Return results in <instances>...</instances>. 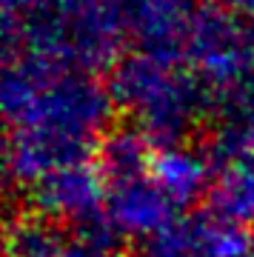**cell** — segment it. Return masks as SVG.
Instances as JSON below:
<instances>
[{"mask_svg":"<svg viewBox=\"0 0 254 257\" xmlns=\"http://www.w3.org/2000/svg\"><path fill=\"white\" fill-rule=\"evenodd\" d=\"M114 109L109 86L94 72L37 52H9L3 111L9 120L12 166L43 175L77 166Z\"/></svg>","mask_w":254,"mask_h":257,"instance_id":"obj_1","label":"cell"},{"mask_svg":"<svg viewBox=\"0 0 254 257\" xmlns=\"http://www.w3.org/2000/svg\"><path fill=\"white\" fill-rule=\"evenodd\" d=\"M109 92L146 140L163 143L183 138L217 97L183 57L152 49H135L111 66Z\"/></svg>","mask_w":254,"mask_h":257,"instance_id":"obj_2","label":"cell"},{"mask_svg":"<svg viewBox=\"0 0 254 257\" xmlns=\"http://www.w3.org/2000/svg\"><path fill=\"white\" fill-rule=\"evenodd\" d=\"M183 60L223 97L254 74V26L206 0L189 26Z\"/></svg>","mask_w":254,"mask_h":257,"instance_id":"obj_3","label":"cell"},{"mask_svg":"<svg viewBox=\"0 0 254 257\" xmlns=\"http://www.w3.org/2000/svg\"><path fill=\"white\" fill-rule=\"evenodd\" d=\"M206 0H123L129 37L135 49L183 57V43L197 9Z\"/></svg>","mask_w":254,"mask_h":257,"instance_id":"obj_4","label":"cell"},{"mask_svg":"<svg viewBox=\"0 0 254 257\" xmlns=\"http://www.w3.org/2000/svg\"><path fill=\"white\" fill-rule=\"evenodd\" d=\"M220 6H226L231 15L237 18H243L245 23H251L254 26V0H217Z\"/></svg>","mask_w":254,"mask_h":257,"instance_id":"obj_5","label":"cell"}]
</instances>
